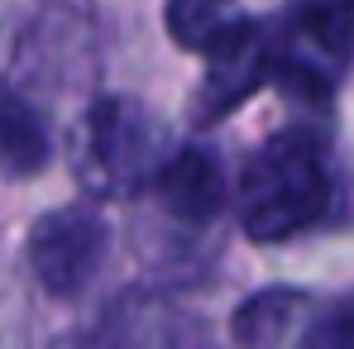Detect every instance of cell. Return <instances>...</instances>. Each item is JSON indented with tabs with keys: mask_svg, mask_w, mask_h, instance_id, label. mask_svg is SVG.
Wrapping results in <instances>:
<instances>
[{
	"mask_svg": "<svg viewBox=\"0 0 354 349\" xmlns=\"http://www.w3.org/2000/svg\"><path fill=\"white\" fill-rule=\"evenodd\" d=\"M330 206V173L321 139L311 129H283L259 153L239 177V225L254 244H283L292 234L311 230Z\"/></svg>",
	"mask_w": 354,
	"mask_h": 349,
	"instance_id": "cell-1",
	"label": "cell"
},
{
	"mask_svg": "<svg viewBox=\"0 0 354 349\" xmlns=\"http://www.w3.org/2000/svg\"><path fill=\"white\" fill-rule=\"evenodd\" d=\"M72 173L91 196H139L168 153V129L134 96H101L72 124Z\"/></svg>",
	"mask_w": 354,
	"mask_h": 349,
	"instance_id": "cell-2",
	"label": "cell"
},
{
	"mask_svg": "<svg viewBox=\"0 0 354 349\" xmlns=\"http://www.w3.org/2000/svg\"><path fill=\"white\" fill-rule=\"evenodd\" d=\"M354 53V0H292L273 44V72L288 96L326 101Z\"/></svg>",
	"mask_w": 354,
	"mask_h": 349,
	"instance_id": "cell-3",
	"label": "cell"
},
{
	"mask_svg": "<svg viewBox=\"0 0 354 349\" xmlns=\"http://www.w3.org/2000/svg\"><path fill=\"white\" fill-rule=\"evenodd\" d=\"M106 244H111L106 220L77 201V206H58L44 220H34L24 258H29V273L39 278V287L48 296L72 301L96 283V273L106 263Z\"/></svg>",
	"mask_w": 354,
	"mask_h": 349,
	"instance_id": "cell-4",
	"label": "cell"
},
{
	"mask_svg": "<svg viewBox=\"0 0 354 349\" xmlns=\"http://www.w3.org/2000/svg\"><path fill=\"white\" fill-rule=\"evenodd\" d=\"M201 58H206V82H201V96H196V120L211 124V120L239 111L268 82L273 44H268V29L259 19H239L235 15Z\"/></svg>",
	"mask_w": 354,
	"mask_h": 349,
	"instance_id": "cell-5",
	"label": "cell"
},
{
	"mask_svg": "<svg viewBox=\"0 0 354 349\" xmlns=\"http://www.w3.org/2000/svg\"><path fill=\"white\" fill-rule=\"evenodd\" d=\"M153 191L163 201V211L182 220V225H211L225 201H230V177L221 168V158L201 144H187L177 149L173 158L158 163L153 173Z\"/></svg>",
	"mask_w": 354,
	"mask_h": 349,
	"instance_id": "cell-6",
	"label": "cell"
},
{
	"mask_svg": "<svg viewBox=\"0 0 354 349\" xmlns=\"http://www.w3.org/2000/svg\"><path fill=\"white\" fill-rule=\"evenodd\" d=\"M311 296L297 287H263L249 301H239L230 316V335L239 345H292L301 340L306 321H311Z\"/></svg>",
	"mask_w": 354,
	"mask_h": 349,
	"instance_id": "cell-7",
	"label": "cell"
},
{
	"mask_svg": "<svg viewBox=\"0 0 354 349\" xmlns=\"http://www.w3.org/2000/svg\"><path fill=\"white\" fill-rule=\"evenodd\" d=\"M53 163V134L48 120L39 115L19 91L0 96V173L34 177Z\"/></svg>",
	"mask_w": 354,
	"mask_h": 349,
	"instance_id": "cell-8",
	"label": "cell"
},
{
	"mask_svg": "<svg viewBox=\"0 0 354 349\" xmlns=\"http://www.w3.org/2000/svg\"><path fill=\"white\" fill-rule=\"evenodd\" d=\"M230 19L235 15L225 10V0H168V34L187 53H206Z\"/></svg>",
	"mask_w": 354,
	"mask_h": 349,
	"instance_id": "cell-9",
	"label": "cell"
},
{
	"mask_svg": "<svg viewBox=\"0 0 354 349\" xmlns=\"http://www.w3.org/2000/svg\"><path fill=\"white\" fill-rule=\"evenodd\" d=\"M301 345H330V349L354 345V296L335 301L330 311H311V321L301 330Z\"/></svg>",
	"mask_w": 354,
	"mask_h": 349,
	"instance_id": "cell-10",
	"label": "cell"
}]
</instances>
